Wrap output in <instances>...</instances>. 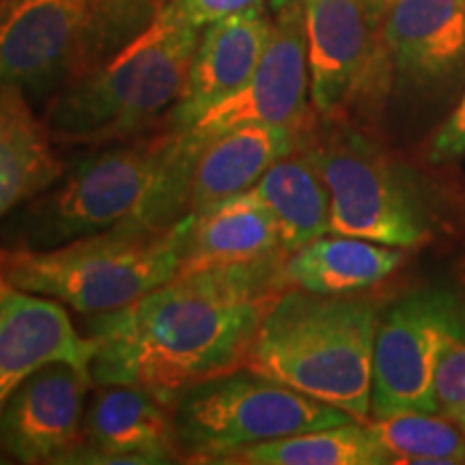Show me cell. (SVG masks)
I'll return each instance as SVG.
<instances>
[{"mask_svg": "<svg viewBox=\"0 0 465 465\" xmlns=\"http://www.w3.org/2000/svg\"><path fill=\"white\" fill-rule=\"evenodd\" d=\"M284 259L177 274L119 311L89 317L93 383L147 388L173 407L192 383L248 366L267 308L287 289Z\"/></svg>", "mask_w": 465, "mask_h": 465, "instance_id": "cell-1", "label": "cell"}, {"mask_svg": "<svg viewBox=\"0 0 465 465\" xmlns=\"http://www.w3.org/2000/svg\"><path fill=\"white\" fill-rule=\"evenodd\" d=\"M205 144L166 125L89 151L0 224V250H50L125 220L173 226L190 213L192 177Z\"/></svg>", "mask_w": 465, "mask_h": 465, "instance_id": "cell-2", "label": "cell"}, {"mask_svg": "<svg viewBox=\"0 0 465 465\" xmlns=\"http://www.w3.org/2000/svg\"><path fill=\"white\" fill-rule=\"evenodd\" d=\"M203 28L164 3L153 22L104 65L52 95L44 124L61 147H104L171 121Z\"/></svg>", "mask_w": 465, "mask_h": 465, "instance_id": "cell-3", "label": "cell"}, {"mask_svg": "<svg viewBox=\"0 0 465 465\" xmlns=\"http://www.w3.org/2000/svg\"><path fill=\"white\" fill-rule=\"evenodd\" d=\"M380 304L287 287L259 325L248 366L369 422Z\"/></svg>", "mask_w": 465, "mask_h": 465, "instance_id": "cell-4", "label": "cell"}, {"mask_svg": "<svg viewBox=\"0 0 465 465\" xmlns=\"http://www.w3.org/2000/svg\"><path fill=\"white\" fill-rule=\"evenodd\" d=\"M190 224L192 213L173 226L125 220L50 250H0V272L9 287L104 315L179 274Z\"/></svg>", "mask_w": 465, "mask_h": 465, "instance_id": "cell-5", "label": "cell"}, {"mask_svg": "<svg viewBox=\"0 0 465 465\" xmlns=\"http://www.w3.org/2000/svg\"><path fill=\"white\" fill-rule=\"evenodd\" d=\"M166 0H5L0 83L58 93L144 31Z\"/></svg>", "mask_w": 465, "mask_h": 465, "instance_id": "cell-6", "label": "cell"}, {"mask_svg": "<svg viewBox=\"0 0 465 465\" xmlns=\"http://www.w3.org/2000/svg\"><path fill=\"white\" fill-rule=\"evenodd\" d=\"M302 141L330 192V232L392 248L431 235V212L416 174L347 119L312 116Z\"/></svg>", "mask_w": 465, "mask_h": 465, "instance_id": "cell-7", "label": "cell"}, {"mask_svg": "<svg viewBox=\"0 0 465 465\" xmlns=\"http://www.w3.org/2000/svg\"><path fill=\"white\" fill-rule=\"evenodd\" d=\"M171 410L185 463H224L248 446L358 420L250 366L192 383Z\"/></svg>", "mask_w": 465, "mask_h": 465, "instance_id": "cell-8", "label": "cell"}, {"mask_svg": "<svg viewBox=\"0 0 465 465\" xmlns=\"http://www.w3.org/2000/svg\"><path fill=\"white\" fill-rule=\"evenodd\" d=\"M459 339H465V302L449 289L414 291L381 312L369 420L438 411L435 369L441 351Z\"/></svg>", "mask_w": 465, "mask_h": 465, "instance_id": "cell-9", "label": "cell"}, {"mask_svg": "<svg viewBox=\"0 0 465 465\" xmlns=\"http://www.w3.org/2000/svg\"><path fill=\"white\" fill-rule=\"evenodd\" d=\"M375 0H304L311 102L322 119H347L383 86L381 17Z\"/></svg>", "mask_w": 465, "mask_h": 465, "instance_id": "cell-10", "label": "cell"}, {"mask_svg": "<svg viewBox=\"0 0 465 465\" xmlns=\"http://www.w3.org/2000/svg\"><path fill=\"white\" fill-rule=\"evenodd\" d=\"M311 100V69L304 3L276 9L272 31L252 78L188 127L205 144L218 134L242 125H281L302 132L315 113Z\"/></svg>", "mask_w": 465, "mask_h": 465, "instance_id": "cell-11", "label": "cell"}, {"mask_svg": "<svg viewBox=\"0 0 465 465\" xmlns=\"http://www.w3.org/2000/svg\"><path fill=\"white\" fill-rule=\"evenodd\" d=\"M91 371L67 362L39 369L0 410V450L20 463H65L83 444Z\"/></svg>", "mask_w": 465, "mask_h": 465, "instance_id": "cell-12", "label": "cell"}, {"mask_svg": "<svg viewBox=\"0 0 465 465\" xmlns=\"http://www.w3.org/2000/svg\"><path fill=\"white\" fill-rule=\"evenodd\" d=\"M173 410L130 383H100L86 401L83 444L65 463H182Z\"/></svg>", "mask_w": 465, "mask_h": 465, "instance_id": "cell-13", "label": "cell"}, {"mask_svg": "<svg viewBox=\"0 0 465 465\" xmlns=\"http://www.w3.org/2000/svg\"><path fill=\"white\" fill-rule=\"evenodd\" d=\"M465 63V0H388L381 17L383 86H431Z\"/></svg>", "mask_w": 465, "mask_h": 465, "instance_id": "cell-14", "label": "cell"}, {"mask_svg": "<svg viewBox=\"0 0 465 465\" xmlns=\"http://www.w3.org/2000/svg\"><path fill=\"white\" fill-rule=\"evenodd\" d=\"M95 345L80 336L65 304L7 287L0 295V410L44 366L67 362L91 371Z\"/></svg>", "mask_w": 465, "mask_h": 465, "instance_id": "cell-15", "label": "cell"}, {"mask_svg": "<svg viewBox=\"0 0 465 465\" xmlns=\"http://www.w3.org/2000/svg\"><path fill=\"white\" fill-rule=\"evenodd\" d=\"M270 31L272 17L261 5L205 26L171 124L188 130L209 108L240 91L252 78Z\"/></svg>", "mask_w": 465, "mask_h": 465, "instance_id": "cell-16", "label": "cell"}, {"mask_svg": "<svg viewBox=\"0 0 465 465\" xmlns=\"http://www.w3.org/2000/svg\"><path fill=\"white\" fill-rule=\"evenodd\" d=\"M274 216L252 192L192 213L179 274L287 257Z\"/></svg>", "mask_w": 465, "mask_h": 465, "instance_id": "cell-17", "label": "cell"}, {"mask_svg": "<svg viewBox=\"0 0 465 465\" xmlns=\"http://www.w3.org/2000/svg\"><path fill=\"white\" fill-rule=\"evenodd\" d=\"M302 132L281 125H242L213 136L196 162L190 213L248 192L274 162L300 147Z\"/></svg>", "mask_w": 465, "mask_h": 465, "instance_id": "cell-18", "label": "cell"}, {"mask_svg": "<svg viewBox=\"0 0 465 465\" xmlns=\"http://www.w3.org/2000/svg\"><path fill=\"white\" fill-rule=\"evenodd\" d=\"M54 144L25 89L0 83V224L65 171Z\"/></svg>", "mask_w": 465, "mask_h": 465, "instance_id": "cell-19", "label": "cell"}, {"mask_svg": "<svg viewBox=\"0 0 465 465\" xmlns=\"http://www.w3.org/2000/svg\"><path fill=\"white\" fill-rule=\"evenodd\" d=\"M403 263V252L349 235L317 237L282 263L287 287L322 295H349L373 289Z\"/></svg>", "mask_w": 465, "mask_h": 465, "instance_id": "cell-20", "label": "cell"}, {"mask_svg": "<svg viewBox=\"0 0 465 465\" xmlns=\"http://www.w3.org/2000/svg\"><path fill=\"white\" fill-rule=\"evenodd\" d=\"M250 192L274 216L287 252L330 232V192L304 141L267 168Z\"/></svg>", "mask_w": 465, "mask_h": 465, "instance_id": "cell-21", "label": "cell"}, {"mask_svg": "<svg viewBox=\"0 0 465 465\" xmlns=\"http://www.w3.org/2000/svg\"><path fill=\"white\" fill-rule=\"evenodd\" d=\"M232 465H386L392 457L360 420L248 446L224 459Z\"/></svg>", "mask_w": 465, "mask_h": 465, "instance_id": "cell-22", "label": "cell"}, {"mask_svg": "<svg viewBox=\"0 0 465 465\" xmlns=\"http://www.w3.org/2000/svg\"><path fill=\"white\" fill-rule=\"evenodd\" d=\"M369 429L392 457V463H465V427L438 411H411L369 420Z\"/></svg>", "mask_w": 465, "mask_h": 465, "instance_id": "cell-23", "label": "cell"}, {"mask_svg": "<svg viewBox=\"0 0 465 465\" xmlns=\"http://www.w3.org/2000/svg\"><path fill=\"white\" fill-rule=\"evenodd\" d=\"M435 407L452 420L465 414V339L452 341L438 360Z\"/></svg>", "mask_w": 465, "mask_h": 465, "instance_id": "cell-24", "label": "cell"}, {"mask_svg": "<svg viewBox=\"0 0 465 465\" xmlns=\"http://www.w3.org/2000/svg\"><path fill=\"white\" fill-rule=\"evenodd\" d=\"M263 0H166V5L188 25L205 28L213 22L240 14L250 7H259Z\"/></svg>", "mask_w": 465, "mask_h": 465, "instance_id": "cell-25", "label": "cell"}, {"mask_svg": "<svg viewBox=\"0 0 465 465\" xmlns=\"http://www.w3.org/2000/svg\"><path fill=\"white\" fill-rule=\"evenodd\" d=\"M461 155H465V93L429 144V160L433 164H446Z\"/></svg>", "mask_w": 465, "mask_h": 465, "instance_id": "cell-26", "label": "cell"}, {"mask_svg": "<svg viewBox=\"0 0 465 465\" xmlns=\"http://www.w3.org/2000/svg\"><path fill=\"white\" fill-rule=\"evenodd\" d=\"M289 3H304V0H272V7L281 9L282 5H289Z\"/></svg>", "mask_w": 465, "mask_h": 465, "instance_id": "cell-27", "label": "cell"}, {"mask_svg": "<svg viewBox=\"0 0 465 465\" xmlns=\"http://www.w3.org/2000/svg\"><path fill=\"white\" fill-rule=\"evenodd\" d=\"M9 284H7V281H5V276H3V272H0V295H3V291L7 289Z\"/></svg>", "mask_w": 465, "mask_h": 465, "instance_id": "cell-28", "label": "cell"}, {"mask_svg": "<svg viewBox=\"0 0 465 465\" xmlns=\"http://www.w3.org/2000/svg\"><path fill=\"white\" fill-rule=\"evenodd\" d=\"M455 420H457L459 424H463V427H465V414H461L459 418H455Z\"/></svg>", "mask_w": 465, "mask_h": 465, "instance_id": "cell-29", "label": "cell"}, {"mask_svg": "<svg viewBox=\"0 0 465 465\" xmlns=\"http://www.w3.org/2000/svg\"><path fill=\"white\" fill-rule=\"evenodd\" d=\"M375 3H380V5H383V7H386V5H388V0H375Z\"/></svg>", "mask_w": 465, "mask_h": 465, "instance_id": "cell-30", "label": "cell"}, {"mask_svg": "<svg viewBox=\"0 0 465 465\" xmlns=\"http://www.w3.org/2000/svg\"><path fill=\"white\" fill-rule=\"evenodd\" d=\"M3 5H5V0H0V7H3Z\"/></svg>", "mask_w": 465, "mask_h": 465, "instance_id": "cell-31", "label": "cell"}]
</instances>
